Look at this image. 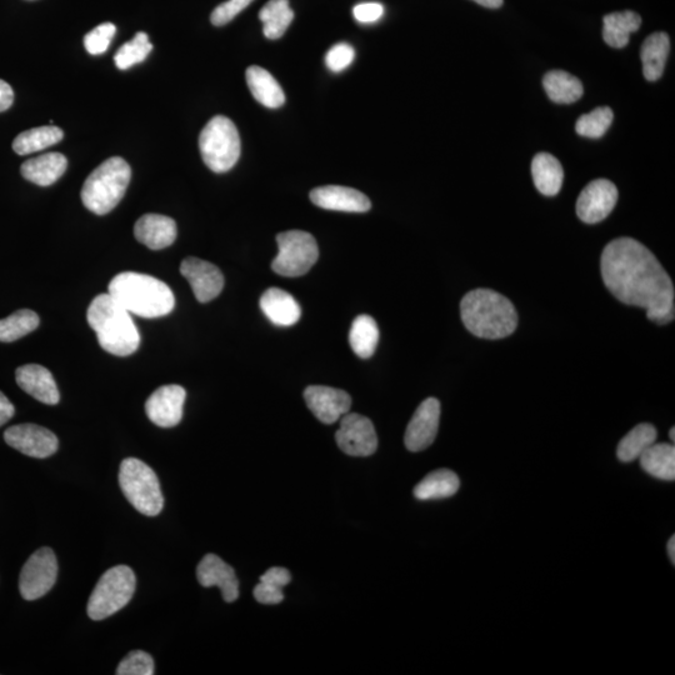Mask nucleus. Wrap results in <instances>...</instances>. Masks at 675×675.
<instances>
[{
    "instance_id": "obj_1",
    "label": "nucleus",
    "mask_w": 675,
    "mask_h": 675,
    "mask_svg": "<svg viewBox=\"0 0 675 675\" xmlns=\"http://www.w3.org/2000/svg\"><path fill=\"white\" fill-rule=\"evenodd\" d=\"M600 269L605 287L627 305L642 308L659 325L674 320V285L662 264L642 243L618 238L604 248Z\"/></svg>"
},
{
    "instance_id": "obj_2",
    "label": "nucleus",
    "mask_w": 675,
    "mask_h": 675,
    "mask_svg": "<svg viewBox=\"0 0 675 675\" xmlns=\"http://www.w3.org/2000/svg\"><path fill=\"white\" fill-rule=\"evenodd\" d=\"M460 315L465 328L475 337L502 339L513 334L518 325L514 305L504 295L490 289H475L464 295Z\"/></svg>"
},
{
    "instance_id": "obj_3",
    "label": "nucleus",
    "mask_w": 675,
    "mask_h": 675,
    "mask_svg": "<svg viewBox=\"0 0 675 675\" xmlns=\"http://www.w3.org/2000/svg\"><path fill=\"white\" fill-rule=\"evenodd\" d=\"M109 294L129 313L160 318L173 312L175 298L167 284L150 275L124 272L109 283Z\"/></svg>"
},
{
    "instance_id": "obj_4",
    "label": "nucleus",
    "mask_w": 675,
    "mask_h": 675,
    "mask_svg": "<svg viewBox=\"0 0 675 675\" xmlns=\"http://www.w3.org/2000/svg\"><path fill=\"white\" fill-rule=\"evenodd\" d=\"M87 319L105 352L117 357H128L137 352L140 344L138 329L128 310L109 293L93 299Z\"/></svg>"
},
{
    "instance_id": "obj_5",
    "label": "nucleus",
    "mask_w": 675,
    "mask_h": 675,
    "mask_svg": "<svg viewBox=\"0 0 675 675\" xmlns=\"http://www.w3.org/2000/svg\"><path fill=\"white\" fill-rule=\"evenodd\" d=\"M130 178L132 169L123 158L105 160L84 182L82 202L85 208L98 215L112 212L127 192Z\"/></svg>"
},
{
    "instance_id": "obj_6",
    "label": "nucleus",
    "mask_w": 675,
    "mask_h": 675,
    "mask_svg": "<svg viewBox=\"0 0 675 675\" xmlns=\"http://www.w3.org/2000/svg\"><path fill=\"white\" fill-rule=\"evenodd\" d=\"M119 484L125 498L139 513L155 517L162 512L164 497L157 474L142 460H123L119 469Z\"/></svg>"
},
{
    "instance_id": "obj_7",
    "label": "nucleus",
    "mask_w": 675,
    "mask_h": 675,
    "mask_svg": "<svg viewBox=\"0 0 675 675\" xmlns=\"http://www.w3.org/2000/svg\"><path fill=\"white\" fill-rule=\"evenodd\" d=\"M203 162L214 173H225L240 157V137L232 120L217 115L209 120L199 137Z\"/></svg>"
},
{
    "instance_id": "obj_8",
    "label": "nucleus",
    "mask_w": 675,
    "mask_h": 675,
    "mask_svg": "<svg viewBox=\"0 0 675 675\" xmlns=\"http://www.w3.org/2000/svg\"><path fill=\"white\" fill-rule=\"evenodd\" d=\"M137 579L127 565H117L102 575L90 595L88 615L93 620L112 617L132 600Z\"/></svg>"
},
{
    "instance_id": "obj_9",
    "label": "nucleus",
    "mask_w": 675,
    "mask_h": 675,
    "mask_svg": "<svg viewBox=\"0 0 675 675\" xmlns=\"http://www.w3.org/2000/svg\"><path fill=\"white\" fill-rule=\"evenodd\" d=\"M277 243L279 252L273 260L272 268L283 277H302L318 262L317 240L310 233L289 230L277 235Z\"/></svg>"
},
{
    "instance_id": "obj_10",
    "label": "nucleus",
    "mask_w": 675,
    "mask_h": 675,
    "mask_svg": "<svg viewBox=\"0 0 675 675\" xmlns=\"http://www.w3.org/2000/svg\"><path fill=\"white\" fill-rule=\"evenodd\" d=\"M58 562L52 549L40 548L24 564L19 578L20 594L25 600L44 597L57 582Z\"/></svg>"
},
{
    "instance_id": "obj_11",
    "label": "nucleus",
    "mask_w": 675,
    "mask_h": 675,
    "mask_svg": "<svg viewBox=\"0 0 675 675\" xmlns=\"http://www.w3.org/2000/svg\"><path fill=\"white\" fill-rule=\"evenodd\" d=\"M335 440L338 447L352 457H369L378 448L372 420L357 413L343 415Z\"/></svg>"
},
{
    "instance_id": "obj_12",
    "label": "nucleus",
    "mask_w": 675,
    "mask_h": 675,
    "mask_svg": "<svg viewBox=\"0 0 675 675\" xmlns=\"http://www.w3.org/2000/svg\"><path fill=\"white\" fill-rule=\"evenodd\" d=\"M5 442L28 457L44 459L58 450L57 435L37 424H18L5 430Z\"/></svg>"
},
{
    "instance_id": "obj_13",
    "label": "nucleus",
    "mask_w": 675,
    "mask_h": 675,
    "mask_svg": "<svg viewBox=\"0 0 675 675\" xmlns=\"http://www.w3.org/2000/svg\"><path fill=\"white\" fill-rule=\"evenodd\" d=\"M618 202V189L607 179H597L583 189L577 200V214L582 222H602Z\"/></svg>"
},
{
    "instance_id": "obj_14",
    "label": "nucleus",
    "mask_w": 675,
    "mask_h": 675,
    "mask_svg": "<svg viewBox=\"0 0 675 675\" xmlns=\"http://www.w3.org/2000/svg\"><path fill=\"white\" fill-rule=\"evenodd\" d=\"M440 420L438 399L428 398L419 405L405 430L404 443L410 452H422L437 438Z\"/></svg>"
},
{
    "instance_id": "obj_15",
    "label": "nucleus",
    "mask_w": 675,
    "mask_h": 675,
    "mask_svg": "<svg viewBox=\"0 0 675 675\" xmlns=\"http://www.w3.org/2000/svg\"><path fill=\"white\" fill-rule=\"evenodd\" d=\"M187 392L180 385H163L150 395L145 403V413L150 422L160 428H173L183 418Z\"/></svg>"
},
{
    "instance_id": "obj_16",
    "label": "nucleus",
    "mask_w": 675,
    "mask_h": 675,
    "mask_svg": "<svg viewBox=\"0 0 675 675\" xmlns=\"http://www.w3.org/2000/svg\"><path fill=\"white\" fill-rule=\"evenodd\" d=\"M180 273L188 280L200 303H208L222 293L224 277L212 263L194 257L185 258L180 264Z\"/></svg>"
},
{
    "instance_id": "obj_17",
    "label": "nucleus",
    "mask_w": 675,
    "mask_h": 675,
    "mask_svg": "<svg viewBox=\"0 0 675 675\" xmlns=\"http://www.w3.org/2000/svg\"><path fill=\"white\" fill-rule=\"evenodd\" d=\"M304 399L310 412L324 424L338 422L352 407V398L347 392L324 385H310L305 389Z\"/></svg>"
},
{
    "instance_id": "obj_18",
    "label": "nucleus",
    "mask_w": 675,
    "mask_h": 675,
    "mask_svg": "<svg viewBox=\"0 0 675 675\" xmlns=\"http://www.w3.org/2000/svg\"><path fill=\"white\" fill-rule=\"evenodd\" d=\"M310 200L319 208L337 212L365 213L372 208L367 195L357 189L325 185L310 192Z\"/></svg>"
},
{
    "instance_id": "obj_19",
    "label": "nucleus",
    "mask_w": 675,
    "mask_h": 675,
    "mask_svg": "<svg viewBox=\"0 0 675 675\" xmlns=\"http://www.w3.org/2000/svg\"><path fill=\"white\" fill-rule=\"evenodd\" d=\"M197 578L204 588L218 587L222 590L223 599L233 603L239 597V582L234 569L220 559L218 555L207 554L200 560Z\"/></svg>"
},
{
    "instance_id": "obj_20",
    "label": "nucleus",
    "mask_w": 675,
    "mask_h": 675,
    "mask_svg": "<svg viewBox=\"0 0 675 675\" xmlns=\"http://www.w3.org/2000/svg\"><path fill=\"white\" fill-rule=\"evenodd\" d=\"M15 379L25 393L44 404L59 403L60 394L52 373L38 364H28L19 367L15 372Z\"/></svg>"
},
{
    "instance_id": "obj_21",
    "label": "nucleus",
    "mask_w": 675,
    "mask_h": 675,
    "mask_svg": "<svg viewBox=\"0 0 675 675\" xmlns=\"http://www.w3.org/2000/svg\"><path fill=\"white\" fill-rule=\"evenodd\" d=\"M134 235L139 243L149 249L168 248L177 239V224L165 215L145 214L135 223Z\"/></svg>"
},
{
    "instance_id": "obj_22",
    "label": "nucleus",
    "mask_w": 675,
    "mask_h": 675,
    "mask_svg": "<svg viewBox=\"0 0 675 675\" xmlns=\"http://www.w3.org/2000/svg\"><path fill=\"white\" fill-rule=\"evenodd\" d=\"M260 308L270 322L279 327H292L299 322L302 314L293 295L279 288H270L262 295Z\"/></svg>"
},
{
    "instance_id": "obj_23",
    "label": "nucleus",
    "mask_w": 675,
    "mask_h": 675,
    "mask_svg": "<svg viewBox=\"0 0 675 675\" xmlns=\"http://www.w3.org/2000/svg\"><path fill=\"white\" fill-rule=\"evenodd\" d=\"M68 160L60 153H47L27 160L20 172L23 178L39 187H49L62 177L67 170Z\"/></svg>"
},
{
    "instance_id": "obj_24",
    "label": "nucleus",
    "mask_w": 675,
    "mask_h": 675,
    "mask_svg": "<svg viewBox=\"0 0 675 675\" xmlns=\"http://www.w3.org/2000/svg\"><path fill=\"white\" fill-rule=\"evenodd\" d=\"M247 84L257 102L270 109L282 107L285 94L272 74L258 65H252L245 73Z\"/></svg>"
},
{
    "instance_id": "obj_25",
    "label": "nucleus",
    "mask_w": 675,
    "mask_h": 675,
    "mask_svg": "<svg viewBox=\"0 0 675 675\" xmlns=\"http://www.w3.org/2000/svg\"><path fill=\"white\" fill-rule=\"evenodd\" d=\"M535 187L545 197H554L562 189L564 172L562 164L552 154L539 153L532 162Z\"/></svg>"
},
{
    "instance_id": "obj_26",
    "label": "nucleus",
    "mask_w": 675,
    "mask_h": 675,
    "mask_svg": "<svg viewBox=\"0 0 675 675\" xmlns=\"http://www.w3.org/2000/svg\"><path fill=\"white\" fill-rule=\"evenodd\" d=\"M669 50V37L665 33H654L645 39L640 50V58L643 62L644 77L649 82H655L662 77Z\"/></svg>"
},
{
    "instance_id": "obj_27",
    "label": "nucleus",
    "mask_w": 675,
    "mask_h": 675,
    "mask_svg": "<svg viewBox=\"0 0 675 675\" xmlns=\"http://www.w3.org/2000/svg\"><path fill=\"white\" fill-rule=\"evenodd\" d=\"M603 28L604 42L612 48L627 47L630 34L637 32L642 25V18L635 12H619L605 15Z\"/></svg>"
},
{
    "instance_id": "obj_28",
    "label": "nucleus",
    "mask_w": 675,
    "mask_h": 675,
    "mask_svg": "<svg viewBox=\"0 0 675 675\" xmlns=\"http://www.w3.org/2000/svg\"><path fill=\"white\" fill-rule=\"evenodd\" d=\"M460 487L458 475L449 469H438L420 480L414 488V497L419 500H435L453 497Z\"/></svg>"
},
{
    "instance_id": "obj_29",
    "label": "nucleus",
    "mask_w": 675,
    "mask_h": 675,
    "mask_svg": "<svg viewBox=\"0 0 675 675\" xmlns=\"http://www.w3.org/2000/svg\"><path fill=\"white\" fill-rule=\"evenodd\" d=\"M642 468L662 480L675 479V448L673 444L654 443L639 457Z\"/></svg>"
},
{
    "instance_id": "obj_30",
    "label": "nucleus",
    "mask_w": 675,
    "mask_h": 675,
    "mask_svg": "<svg viewBox=\"0 0 675 675\" xmlns=\"http://www.w3.org/2000/svg\"><path fill=\"white\" fill-rule=\"evenodd\" d=\"M543 85L549 99L558 104L577 102L584 93L582 82L563 70H552L545 74Z\"/></svg>"
},
{
    "instance_id": "obj_31",
    "label": "nucleus",
    "mask_w": 675,
    "mask_h": 675,
    "mask_svg": "<svg viewBox=\"0 0 675 675\" xmlns=\"http://www.w3.org/2000/svg\"><path fill=\"white\" fill-rule=\"evenodd\" d=\"M379 342L377 322L370 315H358L354 319L349 332L350 347L358 357L367 359L372 357Z\"/></svg>"
},
{
    "instance_id": "obj_32",
    "label": "nucleus",
    "mask_w": 675,
    "mask_h": 675,
    "mask_svg": "<svg viewBox=\"0 0 675 675\" xmlns=\"http://www.w3.org/2000/svg\"><path fill=\"white\" fill-rule=\"evenodd\" d=\"M263 23V33L268 39L282 38L294 19L289 0H270L259 12Z\"/></svg>"
},
{
    "instance_id": "obj_33",
    "label": "nucleus",
    "mask_w": 675,
    "mask_h": 675,
    "mask_svg": "<svg viewBox=\"0 0 675 675\" xmlns=\"http://www.w3.org/2000/svg\"><path fill=\"white\" fill-rule=\"evenodd\" d=\"M64 138L63 130L55 125L27 130L20 133L13 142V150L18 155H28L58 144Z\"/></svg>"
},
{
    "instance_id": "obj_34",
    "label": "nucleus",
    "mask_w": 675,
    "mask_h": 675,
    "mask_svg": "<svg viewBox=\"0 0 675 675\" xmlns=\"http://www.w3.org/2000/svg\"><path fill=\"white\" fill-rule=\"evenodd\" d=\"M658 432L654 425L643 423L630 430L625 437L620 440L617 449L619 460L624 463L634 462L639 459L645 450L657 440Z\"/></svg>"
},
{
    "instance_id": "obj_35",
    "label": "nucleus",
    "mask_w": 675,
    "mask_h": 675,
    "mask_svg": "<svg viewBox=\"0 0 675 675\" xmlns=\"http://www.w3.org/2000/svg\"><path fill=\"white\" fill-rule=\"evenodd\" d=\"M38 314L29 309H20L0 320V342H15L34 332L39 327Z\"/></svg>"
},
{
    "instance_id": "obj_36",
    "label": "nucleus",
    "mask_w": 675,
    "mask_h": 675,
    "mask_svg": "<svg viewBox=\"0 0 675 675\" xmlns=\"http://www.w3.org/2000/svg\"><path fill=\"white\" fill-rule=\"evenodd\" d=\"M152 50L153 44L149 42L148 34L139 32L130 42L119 48L114 57L115 65L120 70L132 68L135 64L144 62Z\"/></svg>"
},
{
    "instance_id": "obj_37",
    "label": "nucleus",
    "mask_w": 675,
    "mask_h": 675,
    "mask_svg": "<svg viewBox=\"0 0 675 675\" xmlns=\"http://www.w3.org/2000/svg\"><path fill=\"white\" fill-rule=\"evenodd\" d=\"M613 110L609 107H599L593 112L582 115L575 124V130L582 137L600 138L603 137L613 122Z\"/></svg>"
},
{
    "instance_id": "obj_38",
    "label": "nucleus",
    "mask_w": 675,
    "mask_h": 675,
    "mask_svg": "<svg viewBox=\"0 0 675 675\" xmlns=\"http://www.w3.org/2000/svg\"><path fill=\"white\" fill-rule=\"evenodd\" d=\"M155 673L152 655L143 650H133L117 668L118 675H153Z\"/></svg>"
},
{
    "instance_id": "obj_39",
    "label": "nucleus",
    "mask_w": 675,
    "mask_h": 675,
    "mask_svg": "<svg viewBox=\"0 0 675 675\" xmlns=\"http://www.w3.org/2000/svg\"><path fill=\"white\" fill-rule=\"evenodd\" d=\"M117 33V27L113 23H103L94 28L84 37V45L87 52L99 55L107 52L110 43Z\"/></svg>"
},
{
    "instance_id": "obj_40",
    "label": "nucleus",
    "mask_w": 675,
    "mask_h": 675,
    "mask_svg": "<svg viewBox=\"0 0 675 675\" xmlns=\"http://www.w3.org/2000/svg\"><path fill=\"white\" fill-rule=\"evenodd\" d=\"M354 58L355 50L352 45L339 43L329 49L327 57H325V63H327L330 72L340 73L353 63Z\"/></svg>"
},
{
    "instance_id": "obj_41",
    "label": "nucleus",
    "mask_w": 675,
    "mask_h": 675,
    "mask_svg": "<svg viewBox=\"0 0 675 675\" xmlns=\"http://www.w3.org/2000/svg\"><path fill=\"white\" fill-rule=\"evenodd\" d=\"M254 0H228V2L218 5L210 15V22L215 27H222V25L232 22L240 12L248 8Z\"/></svg>"
},
{
    "instance_id": "obj_42",
    "label": "nucleus",
    "mask_w": 675,
    "mask_h": 675,
    "mask_svg": "<svg viewBox=\"0 0 675 675\" xmlns=\"http://www.w3.org/2000/svg\"><path fill=\"white\" fill-rule=\"evenodd\" d=\"M254 598L257 599L260 604H279L282 603L284 599L283 589L277 587V585L265 583L260 580L257 587L254 588Z\"/></svg>"
},
{
    "instance_id": "obj_43",
    "label": "nucleus",
    "mask_w": 675,
    "mask_h": 675,
    "mask_svg": "<svg viewBox=\"0 0 675 675\" xmlns=\"http://www.w3.org/2000/svg\"><path fill=\"white\" fill-rule=\"evenodd\" d=\"M383 14V5L379 3H362L355 5L353 9L355 20L362 24L378 22L383 17Z\"/></svg>"
},
{
    "instance_id": "obj_44",
    "label": "nucleus",
    "mask_w": 675,
    "mask_h": 675,
    "mask_svg": "<svg viewBox=\"0 0 675 675\" xmlns=\"http://www.w3.org/2000/svg\"><path fill=\"white\" fill-rule=\"evenodd\" d=\"M260 580L265 583L277 585L279 588L287 587L292 580V575H290L289 570L280 567L270 568L265 572Z\"/></svg>"
},
{
    "instance_id": "obj_45",
    "label": "nucleus",
    "mask_w": 675,
    "mask_h": 675,
    "mask_svg": "<svg viewBox=\"0 0 675 675\" xmlns=\"http://www.w3.org/2000/svg\"><path fill=\"white\" fill-rule=\"evenodd\" d=\"M14 102V92L12 87L4 80L0 79V112L12 107Z\"/></svg>"
},
{
    "instance_id": "obj_46",
    "label": "nucleus",
    "mask_w": 675,
    "mask_h": 675,
    "mask_svg": "<svg viewBox=\"0 0 675 675\" xmlns=\"http://www.w3.org/2000/svg\"><path fill=\"white\" fill-rule=\"evenodd\" d=\"M15 408L10 400L5 397V395L0 392V427H3L5 423H8L10 419L14 417Z\"/></svg>"
},
{
    "instance_id": "obj_47",
    "label": "nucleus",
    "mask_w": 675,
    "mask_h": 675,
    "mask_svg": "<svg viewBox=\"0 0 675 675\" xmlns=\"http://www.w3.org/2000/svg\"><path fill=\"white\" fill-rule=\"evenodd\" d=\"M473 2L483 5L485 8L497 9L502 7L504 0H473Z\"/></svg>"
},
{
    "instance_id": "obj_48",
    "label": "nucleus",
    "mask_w": 675,
    "mask_h": 675,
    "mask_svg": "<svg viewBox=\"0 0 675 675\" xmlns=\"http://www.w3.org/2000/svg\"><path fill=\"white\" fill-rule=\"evenodd\" d=\"M668 555L670 560H672V564H675V537L673 535L672 538L669 539L668 542Z\"/></svg>"
},
{
    "instance_id": "obj_49",
    "label": "nucleus",
    "mask_w": 675,
    "mask_h": 675,
    "mask_svg": "<svg viewBox=\"0 0 675 675\" xmlns=\"http://www.w3.org/2000/svg\"><path fill=\"white\" fill-rule=\"evenodd\" d=\"M669 437L672 438V442H674V440H675V429L674 428L670 429Z\"/></svg>"
}]
</instances>
